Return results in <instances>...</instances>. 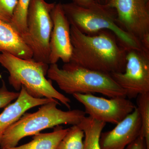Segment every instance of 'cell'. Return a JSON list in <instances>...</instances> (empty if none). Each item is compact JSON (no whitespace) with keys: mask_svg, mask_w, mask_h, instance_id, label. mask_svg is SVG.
Instances as JSON below:
<instances>
[{"mask_svg":"<svg viewBox=\"0 0 149 149\" xmlns=\"http://www.w3.org/2000/svg\"><path fill=\"white\" fill-rule=\"evenodd\" d=\"M70 34L72 50L70 62L109 74L124 72L127 50L111 31L87 35L71 25Z\"/></svg>","mask_w":149,"mask_h":149,"instance_id":"6da1fadb","label":"cell"},{"mask_svg":"<svg viewBox=\"0 0 149 149\" xmlns=\"http://www.w3.org/2000/svg\"><path fill=\"white\" fill-rule=\"evenodd\" d=\"M0 64L8 71L9 83L16 91L24 86L34 97L55 99L70 109V99L57 91L52 80L46 78L49 64L6 52L0 53Z\"/></svg>","mask_w":149,"mask_h":149,"instance_id":"7a4b0ae2","label":"cell"},{"mask_svg":"<svg viewBox=\"0 0 149 149\" xmlns=\"http://www.w3.org/2000/svg\"><path fill=\"white\" fill-rule=\"evenodd\" d=\"M58 101L54 100L42 105L35 112L24 113L3 133L0 138V149L17 146L23 138L34 136L47 128L62 124L79 125L86 117L83 111H63L58 108Z\"/></svg>","mask_w":149,"mask_h":149,"instance_id":"3957f363","label":"cell"},{"mask_svg":"<svg viewBox=\"0 0 149 149\" xmlns=\"http://www.w3.org/2000/svg\"><path fill=\"white\" fill-rule=\"evenodd\" d=\"M47 75L66 94L99 93L109 98L127 97L125 91L110 74L91 70L72 63H64L61 68L57 63L50 64Z\"/></svg>","mask_w":149,"mask_h":149,"instance_id":"277c9868","label":"cell"},{"mask_svg":"<svg viewBox=\"0 0 149 149\" xmlns=\"http://www.w3.org/2000/svg\"><path fill=\"white\" fill-rule=\"evenodd\" d=\"M62 5L70 24L84 34L94 35L102 30H109L126 50L144 49L139 40L119 27L114 9L94 10L79 6L72 2Z\"/></svg>","mask_w":149,"mask_h":149,"instance_id":"5b68a950","label":"cell"},{"mask_svg":"<svg viewBox=\"0 0 149 149\" xmlns=\"http://www.w3.org/2000/svg\"><path fill=\"white\" fill-rule=\"evenodd\" d=\"M56 3L31 0L27 11L26 34L23 39L32 50V58L49 64V42L53 23L51 12Z\"/></svg>","mask_w":149,"mask_h":149,"instance_id":"8992f818","label":"cell"},{"mask_svg":"<svg viewBox=\"0 0 149 149\" xmlns=\"http://www.w3.org/2000/svg\"><path fill=\"white\" fill-rule=\"evenodd\" d=\"M107 6L116 12L118 24L149 50V5L143 0H110Z\"/></svg>","mask_w":149,"mask_h":149,"instance_id":"52a82bcc","label":"cell"},{"mask_svg":"<svg viewBox=\"0 0 149 149\" xmlns=\"http://www.w3.org/2000/svg\"><path fill=\"white\" fill-rule=\"evenodd\" d=\"M110 75L125 91L128 99L149 93V50L133 49L127 51L124 72Z\"/></svg>","mask_w":149,"mask_h":149,"instance_id":"ba28073f","label":"cell"},{"mask_svg":"<svg viewBox=\"0 0 149 149\" xmlns=\"http://www.w3.org/2000/svg\"><path fill=\"white\" fill-rule=\"evenodd\" d=\"M72 96L84 106L85 113L89 117L106 123L116 125L131 113L136 107L130 99L125 97L108 99L93 94L78 93Z\"/></svg>","mask_w":149,"mask_h":149,"instance_id":"9c48e42d","label":"cell"},{"mask_svg":"<svg viewBox=\"0 0 149 149\" xmlns=\"http://www.w3.org/2000/svg\"><path fill=\"white\" fill-rule=\"evenodd\" d=\"M53 26L49 42V63H57L61 60L64 63L70 62L72 48L70 40L71 24L61 3H56L51 12Z\"/></svg>","mask_w":149,"mask_h":149,"instance_id":"30bf717a","label":"cell"},{"mask_svg":"<svg viewBox=\"0 0 149 149\" xmlns=\"http://www.w3.org/2000/svg\"><path fill=\"white\" fill-rule=\"evenodd\" d=\"M116 125L112 130L102 132L100 139L101 149H126L141 135L142 123L137 107Z\"/></svg>","mask_w":149,"mask_h":149,"instance_id":"8fae6325","label":"cell"},{"mask_svg":"<svg viewBox=\"0 0 149 149\" xmlns=\"http://www.w3.org/2000/svg\"><path fill=\"white\" fill-rule=\"evenodd\" d=\"M55 99L36 98L30 95L24 86L14 102L5 108L0 114V138L7 129L18 120L28 110L52 101Z\"/></svg>","mask_w":149,"mask_h":149,"instance_id":"7c38bea8","label":"cell"},{"mask_svg":"<svg viewBox=\"0 0 149 149\" xmlns=\"http://www.w3.org/2000/svg\"><path fill=\"white\" fill-rule=\"evenodd\" d=\"M6 52L22 59H31L33 53L20 34L10 23L0 20V53Z\"/></svg>","mask_w":149,"mask_h":149,"instance_id":"4fadbf2b","label":"cell"},{"mask_svg":"<svg viewBox=\"0 0 149 149\" xmlns=\"http://www.w3.org/2000/svg\"><path fill=\"white\" fill-rule=\"evenodd\" d=\"M68 128H63L61 125L56 126L53 132L39 133L33 136L29 143L13 148L0 149H56L62 139L66 135Z\"/></svg>","mask_w":149,"mask_h":149,"instance_id":"5bb4252c","label":"cell"},{"mask_svg":"<svg viewBox=\"0 0 149 149\" xmlns=\"http://www.w3.org/2000/svg\"><path fill=\"white\" fill-rule=\"evenodd\" d=\"M105 123L86 116L79 125L84 133L83 149H101L100 144L101 134Z\"/></svg>","mask_w":149,"mask_h":149,"instance_id":"9a60e30c","label":"cell"},{"mask_svg":"<svg viewBox=\"0 0 149 149\" xmlns=\"http://www.w3.org/2000/svg\"><path fill=\"white\" fill-rule=\"evenodd\" d=\"M136 104L142 123L141 135L146 140L147 149H149V93L137 96Z\"/></svg>","mask_w":149,"mask_h":149,"instance_id":"2e32d148","label":"cell"},{"mask_svg":"<svg viewBox=\"0 0 149 149\" xmlns=\"http://www.w3.org/2000/svg\"><path fill=\"white\" fill-rule=\"evenodd\" d=\"M84 133L79 125H72L56 149H83Z\"/></svg>","mask_w":149,"mask_h":149,"instance_id":"e0dca14e","label":"cell"},{"mask_svg":"<svg viewBox=\"0 0 149 149\" xmlns=\"http://www.w3.org/2000/svg\"><path fill=\"white\" fill-rule=\"evenodd\" d=\"M31 0H18L10 24L23 38L26 34V20L28 8Z\"/></svg>","mask_w":149,"mask_h":149,"instance_id":"ac0fdd59","label":"cell"},{"mask_svg":"<svg viewBox=\"0 0 149 149\" xmlns=\"http://www.w3.org/2000/svg\"><path fill=\"white\" fill-rule=\"evenodd\" d=\"M18 0H0V20L10 23Z\"/></svg>","mask_w":149,"mask_h":149,"instance_id":"d6986e66","label":"cell"},{"mask_svg":"<svg viewBox=\"0 0 149 149\" xmlns=\"http://www.w3.org/2000/svg\"><path fill=\"white\" fill-rule=\"evenodd\" d=\"M19 94L18 92L9 91L3 81L2 86L0 88V109L5 108L14 100H16Z\"/></svg>","mask_w":149,"mask_h":149,"instance_id":"ffe728a7","label":"cell"},{"mask_svg":"<svg viewBox=\"0 0 149 149\" xmlns=\"http://www.w3.org/2000/svg\"><path fill=\"white\" fill-rule=\"evenodd\" d=\"M75 4L90 9L97 10H103L109 8L107 6L100 4L95 0H72Z\"/></svg>","mask_w":149,"mask_h":149,"instance_id":"44dd1931","label":"cell"},{"mask_svg":"<svg viewBox=\"0 0 149 149\" xmlns=\"http://www.w3.org/2000/svg\"><path fill=\"white\" fill-rule=\"evenodd\" d=\"M126 149H147L146 140L141 135L126 147Z\"/></svg>","mask_w":149,"mask_h":149,"instance_id":"7402d4cb","label":"cell"},{"mask_svg":"<svg viewBox=\"0 0 149 149\" xmlns=\"http://www.w3.org/2000/svg\"><path fill=\"white\" fill-rule=\"evenodd\" d=\"M95 1L100 4L107 6L110 0H95Z\"/></svg>","mask_w":149,"mask_h":149,"instance_id":"603a6c76","label":"cell"},{"mask_svg":"<svg viewBox=\"0 0 149 149\" xmlns=\"http://www.w3.org/2000/svg\"><path fill=\"white\" fill-rule=\"evenodd\" d=\"M144 2L147 4L149 5V0H143Z\"/></svg>","mask_w":149,"mask_h":149,"instance_id":"cb8c5ba5","label":"cell"}]
</instances>
